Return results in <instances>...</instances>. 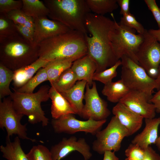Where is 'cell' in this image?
Listing matches in <instances>:
<instances>
[{
  "label": "cell",
  "mask_w": 160,
  "mask_h": 160,
  "mask_svg": "<svg viewBox=\"0 0 160 160\" xmlns=\"http://www.w3.org/2000/svg\"><path fill=\"white\" fill-rule=\"evenodd\" d=\"M112 20L104 15L91 12L87 15L85 25L91 36L85 34L88 49L87 54L95 62L97 69L95 72L104 71L113 65L119 60L113 50L109 34L115 25L113 14Z\"/></svg>",
  "instance_id": "cell-1"
},
{
  "label": "cell",
  "mask_w": 160,
  "mask_h": 160,
  "mask_svg": "<svg viewBox=\"0 0 160 160\" xmlns=\"http://www.w3.org/2000/svg\"><path fill=\"white\" fill-rule=\"evenodd\" d=\"M38 46L39 58L48 61L65 58L78 59L88 53L85 34L71 30L45 40Z\"/></svg>",
  "instance_id": "cell-2"
},
{
  "label": "cell",
  "mask_w": 160,
  "mask_h": 160,
  "mask_svg": "<svg viewBox=\"0 0 160 160\" xmlns=\"http://www.w3.org/2000/svg\"><path fill=\"white\" fill-rule=\"evenodd\" d=\"M48 16L71 30L87 34L85 25L87 15L91 12L85 0H50L45 1Z\"/></svg>",
  "instance_id": "cell-3"
},
{
  "label": "cell",
  "mask_w": 160,
  "mask_h": 160,
  "mask_svg": "<svg viewBox=\"0 0 160 160\" xmlns=\"http://www.w3.org/2000/svg\"><path fill=\"white\" fill-rule=\"evenodd\" d=\"M50 88L47 85H43L37 92L31 93L20 92L13 89L14 92L9 96L17 111L27 116L30 123H41L43 127H45L48 125L49 119L45 116L41 103L49 98Z\"/></svg>",
  "instance_id": "cell-4"
},
{
  "label": "cell",
  "mask_w": 160,
  "mask_h": 160,
  "mask_svg": "<svg viewBox=\"0 0 160 160\" xmlns=\"http://www.w3.org/2000/svg\"><path fill=\"white\" fill-rule=\"evenodd\" d=\"M121 59V79L129 90L144 93L149 102L154 89H160L156 79L150 76L143 67L127 56L124 55Z\"/></svg>",
  "instance_id": "cell-5"
},
{
  "label": "cell",
  "mask_w": 160,
  "mask_h": 160,
  "mask_svg": "<svg viewBox=\"0 0 160 160\" xmlns=\"http://www.w3.org/2000/svg\"><path fill=\"white\" fill-rule=\"evenodd\" d=\"M110 33L109 37L114 53L118 60L124 55L139 64L136 54L144 39L143 35L135 34L134 29L117 23Z\"/></svg>",
  "instance_id": "cell-6"
},
{
  "label": "cell",
  "mask_w": 160,
  "mask_h": 160,
  "mask_svg": "<svg viewBox=\"0 0 160 160\" xmlns=\"http://www.w3.org/2000/svg\"><path fill=\"white\" fill-rule=\"evenodd\" d=\"M95 135L96 139L92 143V148L100 154H104L106 151H118L123 139L129 136L127 130L114 116L107 126Z\"/></svg>",
  "instance_id": "cell-7"
},
{
  "label": "cell",
  "mask_w": 160,
  "mask_h": 160,
  "mask_svg": "<svg viewBox=\"0 0 160 160\" xmlns=\"http://www.w3.org/2000/svg\"><path fill=\"white\" fill-rule=\"evenodd\" d=\"M24 115L18 112L15 109L9 96L0 100V127L5 128L7 133V137L10 138L13 135L20 138L35 142L36 140L27 136L26 124L21 122Z\"/></svg>",
  "instance_id": "cell-8"
},
{
  "label": "cell",
  "mask_w": 160,
  "mask_h": 160,
  "mask_svg": "<svg viewBox=\"0 0 160 160\" xmlns=\"http://www.w3.org/2000/svg\"><path fill=\"white\" fill-rule=\"evenodd\" d=\"M106 121V119L96 121L91 118L83 121L76 119L73 114H70L63 116L57 119H53L51 123L56 133L73 134L83 132L95 135L101 130Z\"/></svg>",
  "instance_id": "cell-9"
},
{
  "label": "cell",
  "mask_w": 160,
  "mask_h": 160,
  "mask_svg": "<svg viewBox=\"0 0 160 160\" xmlns=\"http://www.w3.org/2000/svg\"><path fill=\"white\" fill-rule=\"evenodd\" d=\"M37 57L38 52L31 51L26 45L12 43L5 47L4 55L2 57L3 63H1L14 71L32 64L38 59Z\"/></svg>",
  "instance_id": "cell-10"
},
{
  "label": "cell",
  "mask_w": 160,
  "mask_h": 160,
  "mask_svg": "<svg viewBox=\"0 0 160 160\" xmlns=\"http://www.w3.org/2000/svg\"><path fill=\"white\" fill-rule=\"evenodd\" d=\"M90 87L87 83L84 98L85 103L81 117L85 119L91 118L96 121L106 119L111 114L107 102L99 95L95 82H93L91 88Z\"/></svg>",
  "instance_id": "cell-11"
},
{
  "label": "cell",
  "mask_w": 160,
  "mask_h": 160,
  "mask_svg": "<svg viewBox=\"0 0 160 160\" xmlns=\"http://www.w3.org/2000/svg\"><path fill=\"white\" fill-rule=\"evenodd\" d=\"M143 40L136 55L139 65L147 72L151 69H158L160 65V43L145 30Z\"/></svg>",
  "instance_id": "cell-12"
},
{
  "label": "cell",
  "mask_w": 160,
  "mask_h": 160,
  "mask_svg": "<svg viewBox=\"0 0 160 160\" xmlns=\"http://www.w3.org/2000/svg\"><path fill=\"white\" fill-rule=\"evenodd\" d=\"M50 151L53 160H61L71 152L76 151L83 156L84 160L92 156L89 146L83 138L78 140L75 136L63 138L58 144L52 146Z\"/></svg>",
  "instance_id": "cell-13"
},
{
  "label": "cell",
  "mask_w": 160,
  "mask_h": 160,
  "mask_svg": "<svg viewBox=\"0 0 160 160\" xmlns=\"http://www.w3.org/2000/svg\"><path fill=\"white\" fill-rule=\"evenodd\" d=\"M34 28L32 47L35 48L42 41L71 30L61 23L46 17L33 18Z\"/></svg>",
  "instance_id": "cell-14"
},
{
  "label": "cell",
  "mask_w": 160,
  "mask_h": 160,
  "mask_svg": "<svg viewBox=\"0 0 160 160\" xmlns=\"http://www.w3.org/2000/svg\"><path fill=\"white\" fill-rule=\"evenodd\" d=\"M119 102L145 119H153L155 116L154 105L149 102L145 95L142 92L130 90Z\"/></svg>",
  "instance_id": "cell-15"
},
{
  "label": "cell",
  "mask_w": 160,
  "mask_h": 160,
  "mask_svg": "<svg viewBox=\"0 0 160 160\" xmlns=\"http://www.w3.org/2000/svg\"><path fill=\"white\" fill-rule=\"evenodd\" d=\"M112 112L120 123L127 130L129 136L141 127L143 117L119 102L113 107Z\"/></svg>",
  "instance_id": "cell-16"
},
{
  "label": "cell",
  "mask_w": 160,
  "mask_h": 160,
  "mask_svg": "<svg viewBox=\"0 0 160 160\" xmlns=\"http://www.w3.org/2000/svg\"><path fill=\"white\" fill-rule=\"evenodd\" d=\"M145 126L143 131L133 139L131 143L138 145L145 149L149 145L155 144L158 137V127L160 124V117L145 119Z\"/></svg>",
  "instance_id": "cell-17"
},
{
  "label": "cell",
  "mask_w": 160,
  "mask_h": 160,
  "mask_svg": "<svg viewBox=\"0 0 160 160\" xmlns=\"http://www.w3.org/2000/svg\"><path fill=\"white\" fill-rule=\"evenodd\" d=\"M71 68L76 75L78 81L85 80L90 87L93 83V77L97 69L94 61L87 54L74 61Z\"/></svg>",
  "instance_id": "cell-18"
},
{
  "label": "cell",
  "mask_w": 160,
  "mask_h": 160,
  "mask_svg": "<svg viewBox=\"0 0 160 160\" xmlns=\"http://www.w3.org/2000/svg\"><path fill=\"white\" fill-rule=\"evenodd\" d=\"M49 95L52 100L51 112L53 119H57L68 114H76L69 102L54 87H50Z\"/></svg>",
  "instance_id": "cell-19"
},
{
  "label": "cell",
  "mask_w": 160,
  "mask_h": 160,
  "mask_svg": "<svg viewBox=\"0 0 160 160\" xmlns=\"http://www.w3.org/2000/svg\"><path fill=\"white\" fill-rule=\"evenodd\" d=\"M49 61L39 58L32 64L14 71L13 89H18L27 83L40 69L44 68Z\"/></svg>",
  "instance_id": "cell-20"
},
{
  "label": "cell",
  "mask_w": 160,
  "mask_h": 160,
  "mask_svg": "<svg viewBox=\"0 0 160 160\" xmlns=\"http://www.w3.org/2000/svg\"><path fill=\"white\" fill-rule=\"evenodd\" d=\"M87 83L85 80L79 81L69 89L60 92L70 103L76 114L81 116L84 105L83 101Z\"/></svg>",
  "instance_id": "cell-21"
},
{
  "label": "cell",
  "mask_w": 160,
  "mask_h": 160,
  "mask_svg": "<svg viewBox=\"0 0 160 160\" xmlns=\"http://www.w3.org/2000/svg\"><path fill=\"white\" fill-rule=\"evenodd\" d=\"M76 59L61 58L49 61L45 66L48 81L50 84L55 82L65 71L70 68Z\"/></svg>",
  "instance_id": "cell-22"
},
{
  "label": "cell",
  "mask_w": 160,
  "mask_h": 160,
  "mask_svg": "<svg viewBox=\"0 0 160 160\" xmlns=\"http://www.w3.org/2000/svg\"><path fill=\"white\" fill-rule=\"evenodd\" d=\"M2 156L8 160H29L21 146L20 138L16 137L13 142L6 137V145L0 147Z\"/></svg>",
  "instance_id": "cell-23"
},
{
  "label": "cell",
  "mask_w": 160,
  "mask_h": 160,
  "mask_svg": "<svg viewBox=\"0 0 160 160\" xmlns=\"http://www.w3.org/2000/svg\"><path fill=\"white\" fill-rule=\"evenodd\" d=\"M129 90L121 79L104 85L102 93L107 97V99L110 102L118 103Z\"/></svg>",
  "instance_id": "cell-24"
},
{
  "label": "cell",
  "mask_w": 160,
  "mask_h": 160,
  "mask_svg": "<svg viewBox=\"0 0 160 160\" xmlns=\"http://www.w3.org/2000/svg\"><path fill=\"white\" fill-rule=\"evenodd\" d=\"M22 2L21 11L28 16L34 18L49 15V9L39 0H23Z\"/></svg>",
  "instance_id": "cell-25"
},
{
  "label": "cell",
  "mask_w": 160,
  "mask_h": 160,
  "mask_svg": "<svg viewBox=\"0 0 160 160\" xmlns=\"http://www.w3.org/2000/svg\"><path fill=\"white\" fill-rule=\"evenodd\" d=\"M91 12L99 15L111 13L118 7L117 0H85Z\"/></svg>",
  "instance_id": "cell-26"
},
{
  "label": "cell",
  "mask_w": 160,
  "mask_h": 160,
  "mask_svg": "<svg viewBox=\"0 0 160 160\" xmlns=\"http://www.w3.org/2000/svg\"><path fill=\"white\" fill-rule=\"evenodd\" d=\"M77 81L76 75L71 67L63 72L51 85L61 92L71 88Z\"/></svg>",
  "instance_id": "cell-27"
},
{
  "label": "cell",
  "mask_w": 160,
  "mask_h": 160,
  "mask_svg": "<svg viewBox=\"0 0 160 160\" xmlns=\"http://www.w3.org/2000/svg\"><path fill=\"white\" fill-rule=\"evenodd\" d=\"M14 71L0 64V100L12 93L9 85L13 80Z\"/></svg>",
  "instance_id": "cell-28"
},
{
  "label": "cell",
  "mask_w": 160,
  "mask_h": 160,
  "mask_svg": "<svg viewBox=\"0 0 160 160\" xmlns=\"http://www.w3.org/2000/svg\"><path fill=\"white\" fill-rule=\"evenodd\" d=\"M46 81H48L47 73L45 68H42L23 86L17 89H13L21 93H33L34 90L38 85Z\"/></svg>",
  "instance_id": "cell-29"
},
{
  "label": "cell",
  "mask_w": 160,
  "mask_h": 160,
  "mask_svg": "<svg viewBox=\"0 0 160 160\" xmlns=\"http://www.w3.org/2000/svg\"><path fill=\"white\" fill-rule=\"evenodd\" d=\"M121 65V60H119L109 68L99 72H95L93 80L99 81L104 85L112 82V79L117 75V68Z\"/></svg>",
  "instance_id": "cell-30"
},
{
  "label": "cell",
  "mask_w": 160,
  "mask_h": 160,
  "mask_svg": "<svg viewBox=\"0 0 160 160\" xmlns=\"http://www.w3.org/2000/svg\"><path fill=\"white\" fill-rule=\"evenodd\" d=\"M26 155L29 160H53L50 151L41 145L33 146Z\"/></svg>",
  "instance_id": "cell-31"
},
{
  "label": "cell",
  "mask_w": 160,
  "mask_h": 160,
  "mask_svg": "<svg viewBox=\"0 0 160 160\" xmlns=\"http://www.w3.org/2000/svg\"><path fill=\"white\" fill-rule=\"evenodd\" d=\"M120 23L135 30L139 34L143 35L145 29L143 25L136 19L135 16L130 13L123 15L121 18Z\"/></svg>",
  "instance_id": "cell-32"
},
{
  "label": "cell",
  "mask_w": 160,
  "mask_h": 160,
  "mask_svg": "<svg viewBox=\"0 0 160 160\" xmlns=\"http://www.w3.org/2000/svg\"><path fill=\"white\" fill-rule=\"evenodd\" d=\"M125 154L127 157L135 160H143L145 151L138 145L131 143L125 150Z\"/></svg>",
  "instance_id": "cell-33"
},
{
  "label": "cell",
  "mask_w": 160,
  "mask_h": 160,
  "mask_svg": "<svg viewBox=\"0 0 160 160\" xmlns=\"http://www.w3.org/2000/svg\"><path fill=\"white\" fill-rule=\"evenodd\" d=\"M23 3L20 1L13 0H0L1 12L7 13L15 10H20Z\"/></svg>",
  "instance_id": "cell-34"
},
{
  "label": "cell",
  "mask_w": 160,
  "mask_h": 160,
  "mask_svg": "<svg viewBox=\"0 0 160 160\" xmlns=\"http://www.w3.org/2000/svg\"><path fill=\"white\" fill-rule=\"evenodd\" d=\"M8 18L16 25H24L29 19L30 17L26 15L20 10H15L8 13Z\"/></svg>",
  "instance_id": "cell-35"
},
{
  "label": "cell",
  "mask_w": 160,
  "mask_h": 160,
  "mask_svg": "<svg viewBox=\"0 0 160 160\" xmlns=\"http://www.w3.org/2000/svg\"><path fill=\"white\" fill-rule=\"evenodd\" d=\"M144 2L152 13L159 29H160V9L157 5L156 1L155 0H145Z\"/></svg>",
  "instance_id": "cell-36"
},
{
  "label": "cell",
  "mask_w": 160,
  "mask_h": 160,
  "mask_svg": "<svg viewBox=\"0 0 160 160\" xmlns=\"http://www.w3.org/2000/svg\"><path fill=\"white\" fill-rule=\"evenodd\" d=\"M17 30L29 41L32 46L33 39L34 31L23 25H16Z\"/></svg>",
  "instance_id": "cell-37"
},
{
  "label": "cell",
  "mask_w": 160,
  "mask_h": 160,
  "mask_svg": "<svg viewBox=\"0 0 160 160\" xmlns=\"http://www.w3.org/2000/svg\"><path fill=\"white\" fill-rule=\"evenodd\" d=\"M145 155L143 160H160V156L150 146L144 149Z\"/></svg>",
  "instance_id": "cell-38"
},
{
  "label": "cell",
  "mask_w": 160,
  "mask_h": 160,
  "mask_svg": "<svg viewBox=\"0 0 160 160\" xmlns=\"http://www.w3.org/2000/svg\"><path fill=\"white\" fill-rule=\"evenodd\" d=\"M118 5L120 7V14L123 15L130 13L129 0H117Z\"/></svg>",
  "instance_id": "cell-39"
},
{
  "label": "cell",
  "mask_w": 160,
  "mask_h": 160,
  "mask_svg": "<svg viewBox=\"0 0 160 160\" xmlns=\"http://www.w3.org/2000/svg\"><path fill=\"white\" fill-rule=\"evenodd\" d=\"M153 104L156 109V111L160 112V89L154 95L149 101Z\"/></svg>",
  "instance_id": "cell-40"
},
{
  "label": "cell",
  "mask_w": 160,
  "mask_h": 160,
  "mask_svg": "<svg viewBox=\"0 0 160 160\" xmlns=\"http://www.w3.org/2000/svg\"><path fill=\"white\" fill-rule=\"evenodd\" d=\"M115 152L106 151L104 153L103 160H119V158L116 156Z\"/></svg>",
  "instance_id": "cell-41"
},
{
  "label": "cell",
  "mask_w": 160,
  "mask_h": 160,
  "mask_svg": "<svg viewBox=\"0 0 160 160\" xmlns=\"http://www.w3.org/2000/svg\"><path fill=\"white\" fill-rule=\"evenodd\" d=\"M148 31L160 43V29H150L148 30Z\"/></svg>",
  "instance_id": "cell-42"
},
{
  "label": "cell",
  "mask_w": 160,
  "mask_h": 160,
  "mask_svg": "<svg viewBox=\"0 0 160 160\" xmlns=\"http://www.w3.org/2000/svg\"><path fill=\"white\" fill-rule=\"evenodd\" d=\"M34 31V24L33 18L30 17L25 24L23 25Z\"/></svg>",
  "instance_id": "cell-43"
},
{
  "label": "cell",
  "mask_w": 160,
  "mask_h": 160,
  "mask_svg": "<svg viewBox=\"0 0 160 160\" xmlns=\"http://www.w3.org/2000/svg\"><path fill=\"white\" fill-rule=\"evenodd\" d=\"M8 26V23L4 20L1 18L0 19V30H4Z\"/></svg>",
  "instance_id": "cell-44"
},
{
  "label": "cell",
  "mask_w": 160,
  "mask_h": 160,
  "mask_svg": "<svg viewBox=\"0 0 160 160\" xmlns=\"http://www.w3.org/2000/svg\"><path fill=\"white\" fill-rule=\"evenodd\" d=\"M158 70V74L155 79L157 84L160 87V65L159 67Z\"/></svg>",
  "instance_id": "cell-45"
},
{
  "label": "cell",
  "mask_w": 160,
  "mask_h": 160,
  "mask_svg": "<svg viewBox=\"0 0 160 160\" xmlns=\"http://www.w3.org/2000/svg\"><path fill=\"white\" fill-rule=\"evenodd\" d=\"M158 150L160 151V135L158 137L155 143Z\"/></svg>",
  "instance_id": "cell-46"
},
{
  "label": "cell",
  "mask_w": 160,
  "mask_h": 160,
  "mask_svg": "<svg viewBox=\"0 0 160 160\" xmlns=\"http://www.w3.org/2000/svg\"><path fill=\"white\" fill-rule=\"evenodd\" d=\"M125 160H135L133 159L127 157L126 159H125Z\"/></svg>",
  "instance_id": "cell-47"
}]
</instances>
